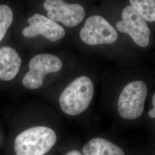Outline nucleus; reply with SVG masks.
<instances>
[{
  "instance_id": "8",
  "label": "nucleus",
  "mask_w": 155,
  "mask_h": 155,
  "mask_svg": "<svg viewBox=\"0 0 155 155\" xmlns=\"http://www.w3.org/2000/svg\"><path fill=\"white\" fill-rule=\"evenodd\" d=\"M29 25L22 30V35L28 38L42 35L52 42L62 39L65 36L64 29L55 21L40 14H35L28 19Z\"/></svg>"
},
{
  "instance_id": "4",
  "label": "nucleus",
  "mask_w": 155,
  "mask_h": 155,
  "mask_svg": "<svg viewBox=\"0 0 155 155\" xmlns=\"http://www.w3.org/2000/svg\"><path fill=\"white\" fill-rule=\"evenodd\" d=\"M118 32L127 35L136 45L146 47L150 45L151 30L147 22L129 4L124 7L116 24Z\"/></svg>"
},
{
  "instance_id": "2",
  "label": "nucleus",
  "mask_w": 155,
  "mask_h": 155,
  "mask_svg": "<svg viewBox=\"0 0 155 155\" xmlns=\"http://www.w3.org/2000/svg\"><path fill=\"white\" fill-rule=\"evenodd\" d=\"M94 93V84L90 78L84 75L77 78L61 92L59 97L61 109L67 115H79L88 108Z\"/></svg>"
},
{
  "instance_id": "11",
  "label": "nucleus",
  "mask_w": 155,
  "mask_h": 155,
  "mask_svg": "<svg viewBox=\"0 0 155 155\" xmlns=\"http://www.w3.org/2000/svg\"><path fill=\"white\" fill-rule=\"evenodd\" d=\"M129 5L148 23H155V0H129Z\"/></svg>"
},
{
  "instance_id": "10",
  "label": "nucleus",
  "mask_w": 155,
  "mask_h": 155,
  "mask_svg": "<svg viewBox=\"0 0 155 155\" xmlns=\"http://www.w3.org/2000/svg\"><path fill=\"white\" fill-rule=\"evenodd\" d=\"M83 155H125L123 150L102 138L91 139L83 146Z\"/></svg>"
},
{
  "instance_id": "12",
  "label": "nucleus",
  "mask_w": 155,
  "mask_h": 155,
  "mask_svg": "<svg viewBox=\"0 0 155 155\" xmlns=\"http://www.w3.org/2000/svg\"><path fill=\"white\" fill-rule=\"evenodd\" d=\"M13 21V12L11 8L5 4L0 5V42Z\"/></svg>"
},
{
  "instance_id": "13",
  "label": "nucleus",
  "mask_w": 155,
  "mask_h": 155,
  "mask_svg": "<svg viewBox=\"0 0 155 155\" xmlns=\"http://www.w3.org/2000/svg\"><path fill=\"white\" fill-rule=\"evenodd\" d=\"M152 102L153 108L149 111L148 116H149L150 118H155V93L153 94V96L152 97Z\"/></svg>"
},
{
  "instance_id": "15",
  "label": "nucleus",
  "mask_w": 155,
  "mask_h": 155,
  "mask_svg": "<svg viewBox=\"0 0 155 155\" xmlns=\"http://www.w3.org/2000/svg\"><path fill=\"white\" fill-rule=\"evenodd\" d=\"M1 134H0V143H1Z\"/></svg>"
},
{
  "instance_id": "9",
  "label": "nucleus",
  "mask_w": 155,
  "mask_h": 155,
  "mask_svg": "<svg viewBox=\"0 0 155 155\" xmlns=\"http://www.w3.org/2000/svg\"><path fill=\"white\" fill-rule=\"evenodd\" d=\"M16 50L9 46L0 48V83L10 82L16 77L21 66Z\"/></svg>"
},
{
  "instance_id": "3",
  "label": "nucleus",
  "mask_w": 155,
  "mask_h": 155,
  "mask_svg": "<svg viewBox=\"0 0 155 155\" xmlns=\"http://www.w3.org/2000/svg\"><path fill=\"white\" fill-rule=\"evenodd\" d=\"M147 87L141 81L128 83L122 90L118 100L117 108L122 118L133 120L139 118L144 110Z\"/></svg>"
},
{
  "instance_id": "1",
  "label": "nucleus",
  "mask_w": 155,
  "mask_h": 155,
  "mask_svg": "<svg viewBox=\"0 0 155 155\" xmlns=\"http://www.w3.org/2000/svg\"><path fill=\"white\" fill-rule=\"evenodd\" d=\"M57 141L55 132L45 126H35L22 130L14 140L16 155H44Z\"/></svg>"
},
{
  "instance_id": "14",
  "label": "nucleus",
  "mask_w": 155,
  "mask_h": 155,
  "mask_svg": "<svg viewBox=\"0 0 155 155\" xmlns=\"http://www.w3.org/2000/svg\"><path fill=\"white\" fill-rule=\"evenodd\" d=\"M66 155H82V154L77 150H72L68 152Z\"/></svg>"
},
{
  "instance_id": "5",
  "label": "nucleus",
  "mask_w": 155,
  "mask_h": 155,
  "mask_svg": "<svg viewBox=\"0 0 155 155\" xmlns=\"http://www.w3.org/2000/svg\"><path fill=\"white\" fill-rule=\"evenodd\" d=\"M63 64L58 56L50 54H41L33 57L29 62V71L22 78L23 86L30 90L40 88L45 76L61 70Z\"/></svg>"
},
{
  "instance_id": "6",
  "label": "nucleus",
  "mask_w": 155,
  "mask_h": 155,
  "mask_svg": "<svg viewBox=\"0 0 155 155\" xmlns=\"http://www.w3.org/2000/svg\"><path fill=\"white\" fill-rule=\"evenodd\" d=\"M83 43L90 45H111L118 38V32L102 16L93 15L86 20L80 31Z\"/></svg>"
},
{
  "instance_id": "7",
  "label": "nucleus",
  "mask_w": 155,
  "mask_h": 155,
  "mask_svg": "<svg viewBox=\"0 0 155 155\" xmlns=\"http://www.w3.org/2000/svg\"><path fill=\"white\" fill-rule=\"evenodd\" d=\"M44 8L49 18L68 27L77 26L85 16L82 6L78 4H69L63 0H45Z\"/></svg>"
}]
</instances>
